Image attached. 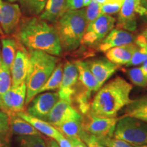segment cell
<instances>
[{"mask_svg":"<svg viewBox=\"0 0 147 147\" xmlns=\"http://www.w3.org/2000/svg\"><path fill=\"white\" fill-rule=\"evenodd\" d=\"M21 44L29 51H40L54 56L61 55V45L54 27L41 18H25L17 32Z\"/></svg>","mask_w":147,"mask_h":147,"instance_id":"obj_1","label":"cell"},{"mask_svg":"<svg viewBox=\"0 0 147 147\" xmlns=\"http://www.w3.org/2000/svg\"><path fill=\"white\" fill-rule=\"evenodd\" d=\"M132 85L117 76L102 85L90 104L89 114L95 117L115 118L120 110L132 102Z\"/></svg>","mask_w":147,"mask_h":147,"instance_id":"obj_2","label":"cell"},{"mask_svg":"<svg viewBox=\"0 0 147 147\" xmlns=\"http://www.w3.org/2000/svg\"><path fill=\"white\" fill-rule=\"evenodd\" d=\"M30 65L25 84L27 95L25 105H28L38 94L40 89L54 71L59 59L54 55L40 51H29Z\"/></svg>","mask_w":147,"mask_h":147,"instance_id":"obj_3","label":"cell"},{"mask_svg":"<svg viewBox=\"0 0 147 147\" xmlns=\"http://www.w3.org/2000/svg\"><path fill=\"white\" fill-rule=\"evenodd\" d=\"M55 23L62 49L71 51L78 49L88 25L85 9L67 11Z\"/></svg>","mask_w":147,"mask_h":147,"instance_id":"obj_4","label":"cell"},{"mask_svg":"<svg viewBox=\"0 0 147 147\" xmlns=\"http://www.w3.org/2000/svg\"><path fill=\"white\" fill-rule=\"evenodd\" d=\"M113 137L126 141L132 145L147 144V123L134 117L119 119Z\"/></svg>","mask_w":147,"mask_h":147,"instance_id":"obj_5","label":"cell"},{"mask_svg":"<svg viewBox=\"0 0 147 147\" xmlns=\"http://www.w3.org/2000/svg\"><path fill=\"white\" fill-rule=\"evenodd\" d=\"M116 19L108 14H102L87 25L82 44L93 46L99 44L113 29Z\"/></svg>","mask_w":147,"mask_h":147,"instance_id":"obj_6","label":"cell"},{"mask_svg":"<svg viewBox=\"0 0 147 147\" xmlns=\"http://www.w3.org/2000/svg\"><path fill=\"white\" fill-rule=\"evenodd\" d=\"M26 95L25 82L16 87H12L0 96V109L8 117L17 115L18 113L23 111Z\"/></svg>","mask_w":147,"mask_h":147,"instance_id":"obj_7","label":"cell"},{"mask_svg":"<svg viewBox=\"0 0 147 147\" xmlns=\"http://www.w3.org/2000/svg\"><path fill=\"white\" fill-rule=\"evenodd\" d=\"M87 119H82V129L97 138L113 137L116 125L119 119L95 117L88 113Z\"/></svg>","mask_w":147,"mask_h":147,"instance_id":"obj_8","label":"cell"},{"mask_svg":"<svg viewBox=\"0 0 147 147\" xmlns=\"http://www.w3.org/2000/svg\"><path fill=\"white\" fill-rule=\"evenodd\" d=\"M59 100L58 93L45 92L36 95L27 108V113L37 118L46 121L55 104Z\"/></svg>","mask_w":147,"mask_h":147,"instance_id":"obj_9","label":"cell"},{"mask_svg":"<svg viewBox=\"0 0 147 147\" xmlns=\"http://www.w3.org/2000/svg\"><path fill=\"white\" fill-rule=\"evenodd\" d=\"M78 73L74 62L67 61L63 65V77L59 88L58 94L60 100L72 102V97L76 92V84Z\"/></svg>","mask_w":147,"mask_h":147,"instance_id":"obj_10","label":"cell"},{"mask_svg":"<svg viewBox=\"0 0 147 147\" xmlns=\"http://www.w3.org/2000/svg\"><path fill=\"white\" fill-rule=\"evenodd\" d=\"M21 10L16 3L0 0V26L4 34L15 32L21 18Z\"/></svg>","mask_w":147,"mask_h":147,"instance_id":"obj_11","label":"cell"},{"mask_svg":"<svg viewBox=\"0 0 147 147\" xmlns=\"http://www.w3.org/2000/svg\"><path fill=\"white\" fill-rule=\"evenodd\" d=\"M71 104L59 99L47 116L46 121L57 127L67 121L82 118V115Z\"/></svg>","mask_w":147,"mask_h":147,"instance_id":"obj_12","label":"cell"},{"mask_svg":"<svg viewBox=\"0 0 147 147\" xmlns=\"http://www.w3.org/2000/svg\"><path fill=\"white\" fill-rule=\"evenodd\" d=\"M30 65L29 53L25 47H19L10 68L12 87H16L26 80Z\"/></svg>","mask_w":147,"mask_h":147,"instance_id":"obj_13","label":"cell"},{"mask_svg":"<svg viewBox=\"0 0 147 147\" xmlns=\"http://www.w3.org/2000/svg\"><path fill=\"white\" fill-rule=\"evenodd\" d=\"M87 63L91 73L98 82L100 88L104 85L118 69V65L105 58L88 61Z\"/></svg>","mask_w":147,"mask_h":147,"instance_id":"obj_14","label":"cell"},{"mask_svg":"<svg viewBox=\"0 0 147 147\" xmlns=\"http://www.w3.org/2000/svg\"><path fill=\"white\" fill-rule=\"evenodd\" d=\"M135 40V36L129 32L119 28L112 29L99 43L98 50L101 52H106L112 48L134 43Z\"/></svg>","mask_w":147,"mask_h":147,"instance_id":"obj_15","label":"cell"},{"mask_svg":"<svg viewBox=\"0 0 147 147\" xmlns=\"http://www.w3.org/2000/svg\"><path fill=\"white\" fill-rule=\"evenodd\" d=\"M117 27L129 32L136 30L137 21L134 0H124L119 10Z\"/></svg>","mask_w":147,"mask_h":147,"instance_id":"obj_16","label":"cell"},{"mask_svg":"<svg viewBox=\"0 0 147 147\" xmlns=\"http://www.w3.org/2000/svg\"><path fill=\"white\" fill-rule=\"evenodd\" d=\"M17 116L30 123L40 133L45 134L47 136L55 140V141H57L59 139L63 136V134L61 133L57 128L47 121L37 118L23 111L18 113Z\"/></svg>","mask_w":147,"mask_h":147,"instance_id":"obj_17","label":"cell"},{"mask_svg":"<svg viewBox=\"0 0 147 147\" xmlns=\"http://www.w3.org/2000/svg\"><path fill=\"white\" fill-rule=\"evenodd\" d=\"M136 48V45L134 42L112 48L105 52L106 57L117 65H127L131 61Z\"/></svg>","mask_w":147,"mask_h":147,"instance_id":"obj_18","label":"cell"},{"mask_svg":"<svg viewBox=\"0 0 147 147\" xmlns=\"http://www.w3.org/2000/svg\"><path fill=\"white\" fill-rule=\"evenodd\" d=\"M74 63L78 70V80L83 86L84 89L91 93L98 91L100 89L98 82L89 69L87 61L78 60Z\"/></svg>","mask_w":147,"mask_h":147,"instance_id":"obj_19","label":"cell"},{"mask_svg":"<svg viewBox=\"0 0 147 147\" xmlns=\"http://www.w3.org/2000/svg\"><path fill=\"white\" fill-rule=\"evenodd\" d=\"M67 0H48L40 18L51 23H56L66 12Z\"/></svg>","mask_w":147,"mask_h":147,"instance_id":"obj_20","label":"cell"},{"mask_svg":"<svg viewBox=\"0 0 147 147\" xmlns=\"http://www.w3.org/2000/svg\"><path fill=\"white\" fill-rule=\"evenodd\" d=\"M10 131L12 134L23 136L40 135V133L30 123L17 115L9 117Z\"/></svg>","mask_w":147,"mask_h":147,"instance_id":"obj_21","label":"cell"},{"mask_svg":"<svg viewBox=\"0 0 147 147\" xmlns=\"http://www.w3.org/2000/svg\"><path fill=\"white\" fill-rule=\"evenodd\" d=\"M123 117H134L147 123V96L132 100L127 106Z\"/></svg>","mask_w":147,"mask_h":147,"instance_id":"obj_22","label":"cell"},{"mask_svg":"<svg viewBox=\"0 0 147 147\" xmlns=\"http://www.w3.org/2000/svg\"><path fill=\"white\" fill-rule=\"evenodd\" d=\"M1 61L9 68H11L17 52L18 45L16 42L12 38H3L1 40Z\"/></svg>","mask_w":147,"mask_h":147,"instance_id":"obj_23","label":"cell"},{"mask_svg":"<svg viewBox=\"0 0 147 147\" xmlns=\"http://www.w3.org/2000/svg\"><path fill=\"white\" fill-rule=\"evenodd\" d=\"M61 133L67 138H79L82 129V118L72 119L64 122L57 127Z\"/></svg>","mask_w":147,"mask_h":147,"instance_id":"obj_24","label":"cell"},{"mask_svg":"<svg viewBox=\"0 0 147 147\" xmlns=\"http://www.w3.org/2000/svg\"><path fill=\"white\" fill-rule=\"evenodd\" d=\"M134 43L136 45L131 59L127 66H136L142 64L147 57V42L142 35L136 38Z\"/></svg>","mask_w":147,"mask_h":147,"instance_id":"obj_25","label":"cell"},{"mask_svg":"<svg viewBox=\"0 0 147 147\" xmlns=\"http://www.w3.org/2000/svg\"><path fill=\"white\" fill-rule=\"evenodd\" d=\"M63 65L61 63H59L56 65L54 71L51 74V76L49 77L47 81L45 84L41 87L40 89L38 94L39 93H43V92L49 91H54L59 88L62 80V77H63Z\"/></svg>","mask_w":147,"mask_h":147,"instance_id":"obj_26","label":"cell"},{"mask_svg":"<svg viewBox=\"0 0 147 147\" xmlns=\"http://www.w3.org/2000/svg\"><path fill=\"white\" fill-rule=\"evenodd\" d=\"M48 0H21V10L29 16H36L41 14L45 9Z\"/></svg>","mask_w":147,"mask_h":147,"instance_id":"obj_27","label":"cell"},{"mask_svg":"<svg viewBox=\"0 0 147 147\" xmlns=\"http://www.w3.org/2000/svg\"><path fill=\"white\" fill-rule=\"evenodd\" d=\"M12 87V76L10 69L1 61L0 63V96Z\"/></svg>","mask_w":147,"mask_h":147,"instance_id":"obj_28","label":"cell"},{"mask_svg":"<svg viewBox=\"0 0 147 147\" xmlns=\"http://www.w3.org/2000/svg\"><path fill=\"white\" fill-rule=\"evenodd\" d=\"M18 147H47L41 135L23 136L17 138Z\"/></svg>","mask_w":147,"mask_h":147,"instance_id":"obj_29","label":"cell"},{"mask_svg":"<svg viewBox=\"0 0 147 147\" xmlns=\"http://www.w3.org/2000/svg\"><path fill=\"white\" fill-rule=\"evenodd\" d=\"M91 95V93L86 89L79 92L76 94V102L78 104V109L82 115H87L89 113L90 104L89 100Z\"/></svg>","mask_w":147,"mask_h":147,"instance_id":"obj_30","label":"cell"},{"mask_svg":"<svg viewBox=\"0 0 147 147\" xmlns=\"http://www.w3.org/2000/svg\"><path fill=\"white\" fill-rule=\"evenodd\" d=\"M127 73L129 79L135 85L142 87L147 86V78L141 67L131 68Z\"/></svg>","mask_w":147,"mask_h":147,"instance_id":"obj_31","label":"cell"},{"mask_svg":"<svg viewBox=\"0 0 147 147\" xmlns=\"http://www.w3.org/2000/svg\"><path fill=\"white\" fill-rule=\"evenodd\" d=\"M102 14L101 13V4L97 2L95 0H91L89 4L87 5V8L85 10L86 19L89 24Z\"/></svg>","mask_w":147,"mask_h":147,"instance_id":"obj_32","label":"cell"},{"mask_svg":"<svg viewBox=\"0 0 147 147\" xmlns=\"http://www.w3.org/2000/svg\"><path fill=\"white\" fill-rule=\"evenodd\" d=\"M97 138L101 144L106 147H135L126 141L115 138L114 137H102Z\"/></svg>","mask_w":147,"mask_h":147,"instance_id":"obj_33","label":"cell"},{"mask_svg":"<svg viewBox=\"0 0 147 147\" xmlns=\"http://www.w3.org/2000/svg\"><path fill=\"white\" fill-rule=\"evenodd\" d=\"M80 138L85 143L87 147H106L101 144L97 136L88 133L84 129L80 134Z\"/></svg>","mask_w":147,"mask_h":147,"instance_id":"obj_34","label":"cell"},{"mask_svg":"<svg viewBox=\"0 0 147 147\" xmlns=\"http://www.w3.org/2000/svg\"><path fill=\"white\" fill-rule=\"evenodd\" d=\"M122 6V4L120 3H106V4L101 5V13L106 14L110 15L114 14L119 12Z\"/></svg>","mask_w":147,"mask_h":147,"instance_id":"obj_35","label":"cell"},{"mask_svg":"<svg viewBox=\"0 0 147 147\" xmlns=\"http://www.w3.org/2000/svg\"><path fill=\"white\" fill-rule=\"evenodd\" d=\"M10 131L9 117L7 114L0 111V134Z\"/></svg>","mask_w":147,"mask_h":147,"instance_id":"obj_36","label":"cell"},{"mask_svg":"<svg viewBox=\"0 0 147 147\" xmlns=\"http://www.w3.org/2000/svg\"><path fill=\"white\" fill-rule=\"evenodd\" d=\"M135 12L147 21V0H140L139 5L135 8Z\"/></svg>","mask_w":147,"mask_h":147,"instance_id":"obj_37","label":"cell"},{"mask_svg":"<svg viewBox=\"0 0 147 147\" xmlns=\"http://www.w3.org/2000/svg\"><path fill=\"white\" fill-rule=\"evenodd\" d=\"M83 7V0H67L66 12L68 10H79Z\"/></svg>","mask_w":147,"mask_h":147,"instance_id":"obj_38","label":"cell"},{"mask_svg":"<svg viewBox=\"0 0 147 147\" xmlns=\"http://www.w3.org/2000/svg\"><path fill=\"white\" fill-rule=\"evenodd\" d=\"M11 135H12V134L10 131L0 134V147H11Z\"/></svg>","mask_w":147,"mask_h":147,"instance_id":"obj_39","label":"cell"},{"mask_svg":"<svg viewBox=\"0 0 147 147\" xmlns=\"http://www.w3.org/2000/svg\"><path fill=\"white\" fill-rule=\"evenodd\" d=\"M67 139L70 142L71 147H87L85 143L79 138H70Z\"/></svg>","mask_w":147,"mask_h":147,"instance_id":"obj_40","label":"cell"},{"mask_svg":"<svg viewBox=\"0 0 147 147\" xmlns=\"http://www.w3.org/2000/svg\"><path fill=\"white\" fill-rule=\"evenodd\" d=\"M57 142L60 147H71L70 142L64 136L59 139Z\"/></svg>","mask_w":147,"mask_h":147,"instance_id":"obj_41","label":"cell"},{"mask_svg":"<svg viewBox=\"0 0 147 147\" xmlns=\"http://www.w3.org/2000/svg\"><path fill=\"white\" fill-rule=\"evenodd\" d=\"M97 2H98L100 4L103 5L106 4V3H120V4H123L124 0H95Z\"/></svg>","mask_w":147,"mask_h":147,"instance_id":"obj_42","label":"cell"},{"mask_svg":"<svg viewBox=\"0 0 147 147\" xmlns=\"http://www.w3.org/2000/svg\"><path fill=\"white\" fill-rule=\"evenodd\" d=\"M141 68H142L143 72H144L145 76L147 78V57L145 61L142 63V65L141 66Z\"/></svg>","mask_w":147,"mask_h":147,"instance_id":"obj_43","label":"cell"},{"mask_svg":"<svg viewBox=\"0 0 147 147\" xmlns=\"http://www.w3.org/2000/svg\"><path fill=\"white\" fill-rule=\"evenodd\" d=\"M49 146L50 147H60L59 145L57 143V141H55V140H50L49 142Z\"/></svg>","mask_w":147,"mask_h":147,"instance_id":"obj_44","label":"cell"},{"mask_svg":"<svg viewBox=\"0 0 147 147\" xmlns=\"http://www.w3.org/2000/svg\"><path fill=\"white\" fill-rule=\"evenodd\" d=\"M91 0H83V6H87Z\"/></svg>","mask_w":147,"mask_h":147,"instance_id":"obj_45","label":"cell"},{"mask_svg":"<svg viewBox=\"0 0 147 147\" xmlns=\"http://www.w3.org/2000/svg\"><path fill=\"white\" fill-rule=\"evenodd\" d=\"M142 36L144 37V38H145V40H146V42H147V28L145 29V30L144 31V32H143V33H142Z\"/></svg>","mask_w":147,"mask_h":147,"instance_id":"obj_46","label":"cell"},{"mask_svg":"<svg viewBox=\"0 0 147 147\" xmlns=\"http://www.w3.org/2000/svg\"><path fill=\"white\" fill-rule=\"evenodd\" d=\"M140 1V0H134V2H135V8L139 5Z\"/></svg>","mask_w":147,"mask_h":147,"instance_id":"obj_47","label":"cell"},{"mask_svg":"<svg viewBox=\"0 0 147 147\" xmlns=\"http://www.w3.org/2000/svg\"><path fill=\"white\" fill-rule=\"evenodd\" d=\"M135 147H147V144L142 145H134Z\"/></svg>","mask_w":147,"mask_h":147,"instance_id":"obj_48","label":"cell"},{"mask_svg":"<svg viewBox=\"0 0 147 147\" xmlns=\"http://www.w3.org/2000/svg\"><path fill=\"white\" fill-rule=\"evenodd\" d=\"M5 1H7V2H9V3H14V2H15V1H19V0H5Z\"/></svg>","mask_w":147,"mask_h":147,"instance_id":"obj_49","label":"cell"},{"mask_svg":"<svg viewBox=\"0 0 147 147\" xmlns=\"http://www.w3.org/2000/svg\"><path fill=\"white\" fill-rule=\"evenodd\" d=\"M3 34H3L2 29H1V26H0V35H3Z\"/></svg>","mask_w":147,"mask_h":147,"instance_id":"obj_50","label":"cell"},{"mask_svg":"<svg viewBox=\"0 0 147 147\" xmlns=\"http://www.w3.org/2000/svg\"><path fill=\"white\" fill-rule=\"evenodd\" d=\"M47 147H50V146H49V143L48 142V144H47Z\"/></svg>","mask_w":147,"mask_h":147,"instance_id":"obj_51","label":"cell"},{"mask_svg":"<svg viewBox=\"0 0 147 147\" xmlns=\"http://www.w3.org/2000/svg\"><path fill=\"white\" fill-rule=\"evenodd\" d=\"M0 63H1V56H0Z\"/></svg>","mask_w":147,"mask_h":147,"instance_id":"obj_52","label":"cell"}]
</instances>
